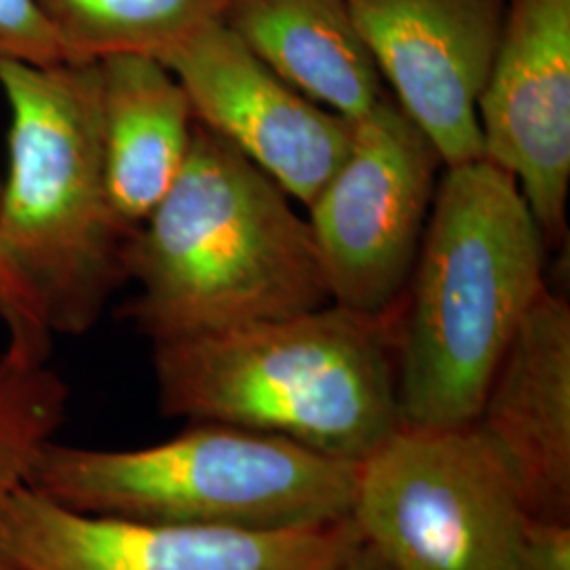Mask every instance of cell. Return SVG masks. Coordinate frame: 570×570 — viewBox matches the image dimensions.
Wrapping results in <instances>:
<instances>
[{"label": "cell", "instance_id": "8", "mask_svg": "<svg viewBox=\"0 0 570 570\" xmlns=\"http://www.w3.org/2000/svg\"><path fill=\"white\" fill-rule=\"evenodd\" d=\"M362 543L353 520L292 530L140 522L63 508L20 490L0 558L20 570H334Z\"/></svg>", "mask_w": 570, "mask_h": 570}, {"label": "cell", "instance_id": "9", "mask_svg": "<svg viewBox=\"0 0 570 570\" xmlns=\"http://www.w3.org/2000/svg\"><path fill=\"white\" fill-rule=\"evenodd\" d=\"M159 60L183 85L195 121L263 169L289 199L306 207L345 161L353 121L289 87L223 21Z\"/></svg>", "mask_w": 570, "mask_h": 570}, {"label": "cell", "instance_id": "6", "mask_svg": "<svg viewBox=\"0 0 570 570\" xmlns=\"http://www.w3.org/2000/svg\"><path fill=\"white\" fill-rule=\"evenodd\" d=\"M351 520L393 570H511L530 522L471 425L404 423L357 465Z\"/></svg>", "mask_w": 570, "mask_h": 570}, {"label": "cell", "instance_id": "13", "mask_svg": "<svg viewBox=\"0 0 570 570\" xmlns=\"http://www.w3.org/2000/svg\"><path fill=\"white\" fill-rule=\"evenodd\" d=\"M98 72L108 199L134 233L183 171L197 121L183 85L155 56H108Z\"/></svg>", "mask_w": 570, "mask_h": 570}, {"label": "cell", "instance_id": "1", "mask_svg": "<svg viewBox=\"0 0 570 570\" xmlns=\"http://www.w3.org/2000/svg\"><path fill=\"white\" fill-rule=\"evenodd\" d=\"M125 317L150 343L330 305L311 228L282 186L204 125L125 245Z\"/></svg>", "mask_w": 570, "mask_h": 570}, {"label": "cell", "instance_id": "5", "mask_svg": "<svg viewBox=\"0 0 570 570\" xmlns=\"http://www.w3.org/2000/svg\"><path fill=\"white\" fill-rule=\"evenodd\" d=\"M357 465L223 423L153 446L53 442L30 487L63 508L140 522L292 530L351 518Z\"/></svg>", "mask_w": 570, "mask_h": 570}, {"label": "cell", "instance_id": "18", "mask_svg": "<svg viewBox=\"0 0 570 570\" xmlns=\"http://www.w3.org/2000/svg\"><path fill=\"white\" fill-rule=\"evenodd\" d=\"M0 322L7 330V348L2 355H9L20 362H35L42 364L49 362L53 341L45 336L26 308L21 305L18 294L0 273Z\"/></svg>", "mask_w": 570, "mask_h": 570}, {"label": "cell", "instance_id": "20", "mask_svg": "<svg viewBox=\"0 0 570 570\" xmlns=\"http://www.w3.org/2000/svg\"><path fill=\"white\" fill-rule=\"evenodd\" d=\"M334 570H393L387 562L376 553L370 550L366 543H360L355 550L346 556L345 560Z\"/></svg>", "mask_w": 570, "mask_h": 570}, {"label": "cell", "instance_id": "4", "mask_svg": "<svg viewBox=\"0 0 570 570\" xmlns=\"http://www.w3.org/2000/svg\"><path fill=\"white\" fill-rule=\"evenodd\" d=\"M0 273L45 336H82L127 282L131 235L106 188L98 61H0Z\"/></svg>", "mask_w": 570, "mask_h": 570}, {"label": "cell", "instance_id": "15", "mask_svg": "<svg viewBox=\"0 0 570 570\" xmlns=\"http://www.w3.org/2000/svg\"><path fill=\"white\" fill-rule=\"evenodd\" d=\"M68 61L117 53L161 58L223 21L228 0H35Z\"/></svg>", "mask_w": 570, "mask_h": 570}, {"label": "cell", "instance_id": "7", "mask_svg": "<svg viewBox=\"0 0 570 570\" xmlns=\"http://www.w3.org/2000/svg\"><path fill=\"white\" fill-rule=\"evenodd\" d=\"M444 164L387 96L353 121L345 161L306 205L330 303L395 315Z\"/></svg>", "mask_w": 570, "mask_h": 570}, {"label": "cell", "instance_id": "21", "mask_svg": "<svg viewBox=\"0 0 570 570\" xmlns=\"http://www.w3.org/2000/svg\"><path fill=\"white\" fill-rule=\"evenodd\" d=\"M0 570H20V569H16V567H13V564H9V562H7V560H2V558H0Z\"/></svg>", "mask_w": 570, "mask_h": 570}, {"label": "cell", "instance_id": "3", "mask_svg": "<svg viewBox=\"0 0 570 570\" xmlns=\"http://www.w3.org/2000/svg\"><path fill=\"white\" fill-rule=\"evenodd\" d=\"M546 237L520 186L487 159L444 167L395 311L404 425L468 428L530 305Z\"/></svg>", "mask_w": 570, "mask_h": 570}, {"label": "cell", "instance_id": "16", "mask_svg": "<svg viewBox=\"0 0 570 570\" xmlns=\"http://www.w3.org/2000/svg\"><path fill=\"white\" fill-rule=\"evenodd\" d=\"M70 389L49 362L0 357V522L68 416Z\"/></svg>", "mask_w": 570, "mask_h": 570}, {"label": "cell", "instance_id": "10", "mask_svg": "<svg viewBox=\"0 0 570 570\" xmlns=\"http://www.w3.org/2000/svg\"><path fill=\"white\" fill-rule=\"evenodd\" d=\"M395 104L444 167L484 159L478 102L508 0H345Z\"/></svg>", "mask_w": 570, "mask_h": 570}, {"label": "cell", "instance_id": "19", "mask_svg": "<svg viewBox=\"0 0 570 570\" xmlns=\"http://www.w3.org/2000/svg\"><path fill=\"white\" fill-rule=\"evenodd\" d=\"M511 570H570V524L530 520Z\"/></svg>", "mask_w": 570, "mask_h": 570}, {"label": "cell", "instance_id": "2", "mask_svg": "<svg viewBox=\"0 0 570 570\" xmlns=\"http://www.w3.org/2000/svg\"><path fill=\"white\" fill-rule=\"evenodd\" d=\"M165 416L223 423L360 465L402 425L395 315L330 305L153 343Z\"/></svg>", "mask_w": 570, "mask_h": 570}, {"label": "cell", "instance_id": "11", "mask_svg": "<svg viewBox=\"0 0 570 570\" xmlns=\"http://www.w3.org/2000/svg\"><path fill=\"white\" fill-rule=\"evenodd\" d=\"M484 159L520 186L546 244L567 233L570 0H508L478 102Z\"/></svg>", "mask_w": 570, "mask_h": 570}, {"label": "cell", "instance_id": "12", "mask_svg": "<svg viewBox=\"0 0 570 570\" xmlns=\"http://www.w3.org/2000/svg\"><path fill=\"white\" fill-rule=\"evenodd\" d=\"M471 428L529 520L570 524V306L550 285L511 338Z\"/></svg>", "mask_w": 570, "mask_h": 570}, {"label": "cell", "instance_id": "14", "mask_svg": "<svg viewBox=\"0 0 570 570\" xmlns=\"http://www.w3.org/2000/svg\"><path fill=\"white\" fill-rule=\"evenodd\" d=\"M223 23L289 87L348 121L385 98L345 0H228Z\"/></svg>", "mask_w": 570, "mask_h": 570}, {"label": "cell", "instance_id": "17", "mask_svg": "<svg viewBox=\"0 0 570 570\" xmlns=\"http://www.w3.org/2000/svg\"><path fill=\"white\" fill-rule=\"evenodd\" d=\"M0 61H68L35 0H0Z\"/></svg>", "mask_w": 570, "mask_h": 570}]
</instances>
